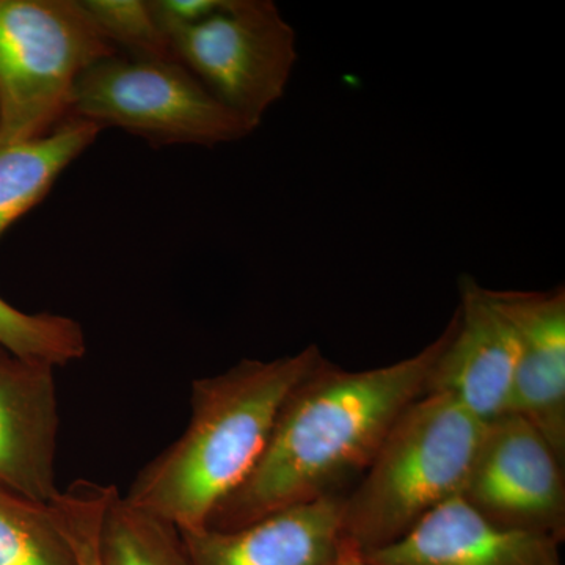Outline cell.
I'll return each mask as SVG.
<instances>
[{"label": "cell", "mask_w": 565, "mask_h": 565, "mask_svg": "<svg viewBox=\"0 0 565 565\" xmlns=\"http://www.w3.org/2000/svg\"><path fill=\"white\" fill-rule=\"evenodd\" d=\"M451 337L444 332L415 355L373 370L321 363L294 388L248 478L212 512L210 530L232 531L327 494L367 470Z\"/></svg>", "instance_id": "obj_1"}, {"label": "cell", "mask_w": 565, "mask_h": 565, "mask_svg": "<svg viewBox=\"0 0 565 565\" xmlns=\"http://www.w3.org/2000/svg\"><path fill=\"white\" fill-rule=\"evenodd\" d=\"M322 360L311 344L280 359H244L193 381L188 426L141 468L125 500L181 534L206 530L214 509L262 459L289 394Z\"/></svg>", "instance_id": "obj_2"}, {"label": "cell", "mask_w": 565, "mask_h": 565, "mask_svg": "<svg viewBox=\"0 0 565 565\" xmlns=\"http://www.w3.org/2000/svg\"><path fill=\"white\" fill-rule=\"evenodd\" d=\"M486 426L448 394L424 393L408 405L344 494L345 541L362 553L384 548L462 497Z\"/></svg>", "instance_id": "obj_3"}, {"label": "cell", "mask_w": 565, "mask_h": 565, "mask_svg": "<svg viewBox=\"0 0 565 565\" xmlns=\"http://www.w3.org/2000/svg\"><path fill=\"white\" fill-rule=\"evenodd\" d=\"M115 54L81 0H0V145L68 121L82 74Z\"/></svg>", "instance_id": "obj_4"}, {"label": "cell", "mask_w": 565, "mask_h": 565, "mask_svg": "<svg viewBox=\"0 0 565 565\" xmlns=\"http://www.w3.org/2000/svg\"><path fill=\"white\" fill-rule=\"evenodd\" d=\"M71 118L121 128L156 147H215L243 140L255 126L223 106L178 62L115 54L77 82Z\"/></svg>", "instance_id": "obj_5"}, {"label": "cell", "mask_w": 565, "mask_h": 565, "mask_svg": "<svg viewBox=\"0 0 565 565\" xmlns=\"http://www.w3.org/2000/svg\"><path fill=\"white\" fill-rule=\"evenodd\" d=\"M166 33L177 62L255 128L299 61L297 33L273 0H225L211 17Z\"/></svg>", "instance_id": "obj_6"}, {"label": "cell", "mask_w": 565, "mask_h": 565, "mask_svg": "<svg viewBox=\"0 0 565 565\" xmlns=\"http://www.w3.org/2000/svg\"><path fill=\"white\" fill-rule=\"evenodd\" d=\"M564 465L523 416L487 424L462 498L508 530L565 537Z\"/></svg>", "instance_id": "obj_7"}, {"label": "cell", "mask_w": 565, "mask_h": 565, "mask_svg": "<svg viewBox=\"0 0 565 565\" xmlns=\"http://www.w3.org/2000/svg\"><path fill=\"white\" fill-rule=\"evenodd\" d=\"M451 337L427 381L426 393H444L479 422L511 412L519 356L514 327L486 288L471 275L459 278V305Z\"/></svg>", "instance_id": "obj_8"}, {"label": "cell", "mask_w": 565, "mask_h": 565, "mask_svg": "<svg viewBox=\"0 0 565 565\" xmlns=\"http://www.w3.org/2000/svg\"><path fill=\"white\" fill-rule=\"evenodd\" d=\"M58 393L55 367L0 345V484L51 503L57 482Z\"/></svg>", "instance_id": "obj_9"}, {"label": "cell", "mask_w": 565, "mask_h": 565, "mask_svg": "<svg viewBox=\"0 0 565 565\" xmlns=\"http://www.w3.org/2000/svg\"><path fill=\"white\" fill-rule=\"evenodd\" d=\"M492 292L519 345L509 414L533 424L565 462V288Z\"/></svg>", "instance_id": "obj_10"}, {"label": "cell", "mask_w": 565, "mask_h": 565, "mask_svg": "<svg viewBox=\"0 0 565 565\" xmlns=\"http://www.w3.org/2000/svg\"><path fill=\"white\" fill-rule=\"evenodd\" d=\"M344 493L291 505L232 531L181 534L189 565H337Z\"/></svg>", "instance_id": "obj_11"}, {"label": "cell", "mask_w": 565, "mask_h": 565, "mask_svg": "<svg viewBox=\"0 0 565 565\" xmlns=\"http://www.w3.org/2000/svg\"><path fill=\"white\" fill-rule=\"evenodd\" d=\"M561 544L548 535L494 525L457 497L399 541L363 556L371 565H563Z\"/></svg>", "instance_id": "obj_12"}, {"label": "cell", "mask_w": 565, "mask_h": 565, "mask_svg": "<svg viewBox=\"0 0 565 565\" xmlns=\"http://www.w3.org/2000/svg\"><path fill=\"white\" fill-rule=\"evenodd\" d=\"M102 131L90 121L70 118L41 139L0 145V237L46 199Z\"/></svg>", "instance_id": "obj_13"}, {"label": "cell", "mask_w": 565, "mask_h": 565, "mask_svg": "<svg viewBox=\"0 0 565 565\" xmlns=\"http://www.w3.org/2000/svg\"><path fill=\"white\" fill-rule=\"evenodd\" d=\"M103 565H189L177 527L141 511L115 487L102 533Z\"/></svg>", "instance_id": "obj_14"}, {"label": "cell", "mask_w": 565, "mask_h": 565, "mask_svg": "<svg viewBox=\"0 0 565 565\" xmlns=\"http://www.w3.org/2000/svg\"><path fill=\"white\" fill-rule=\"evenodd\" d=\"M0 565H74L68 542L40 503L0 484Z\"/></svg>", "instance_id": "obj_15"}, {"label": "cell", "mask_w": 565, "mask_h": 565, "mask_svg": "<svg viewBox=\"0 0 565 565\" xmlns=\"http://www.w3.org/2000/svg\"><path fill=\"white\" fill-rule=\"evenodd\" d=\"M0 345L47 366L79 362L87 352L84 329L76 319L54 313H25L0 297Z\"/></svg>", "instance_id": "obj_16"}, {"label": "cell", "mask_w": 565, "mask_h": 565, "mask_svg": "<svg viewBox=\"0 0 565 565\" xmlns=\"http://www.w3.org/2000/svg\"><path fill=\"white\" fill-rule=\"evenodd\" d=\"M104 39L120 54L140 61L177 62L169 35L150 0H81Z\"/></svg>", "instance_id": "obj_17"}, {"label": "cell", "mask_w": 565, "mask_h": 565, "mask_svg": "<svg viewBox=\"0 0 565 565\" xmlns=\"http://www.w3.org/2000/svg\"><path fill=\"white\" fill-rule=\"evenodd\" d=\"M114 489L77 479L51 501L52 515L68 542L74 565H103V523Z\"/></svg>", "instance_id": "obj_18"}, {"label": "cell", "mask_w": 565, "mask_h": 565, "mask_svg": "<svg viewBox=\"0 0 565 565\" xmlns=\"http://www.w3.org/2000/svg\"><path fill=\"white\" fill-rule=\"evenodd\" d=\"M337 565H371L364 559L363 553L352 545L351 542L343 539L341 544L340 556H338Z\"/></svg>", "instance_id": "obj_19"}]
</instances>
